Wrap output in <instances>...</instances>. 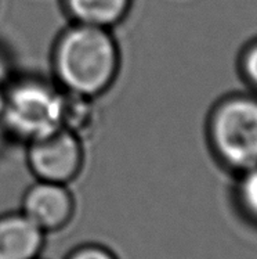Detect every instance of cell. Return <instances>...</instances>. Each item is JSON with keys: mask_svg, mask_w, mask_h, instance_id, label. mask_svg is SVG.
<instances>
[{"mask_svg": "<svg viewBox=\"0 0 257 259\" xmlns=\"http://www.w3.org/2000/svg\"><path fill=\"white\" fill-rule=\"evenodd\" d=\"M50 65L64 93L97 100L119 76L121 48L112 29L71 22L53 43Z\"/></svg>", "mask_w": 257, "mask_h": 259, "instance_id": "cell-1", "label": "cell"}, {"mask_svg": "<svg viewBox=\"0 0 257 259\" xmlns=\"http://www.w3.org/2000/svg\"><path fill=\"white\" fill-rule=\"evenodd\" d=\"M75 198L68 185L36 180L22 197V213L42 232L64 228L72 219Z\"/></svg>", "mask_w": 257, "mask_h": 259, "instance_id": "cell-5", "label": "cell"}, {"mask_svg": "<svg viewBox=\"0 0 257 259\" xmlns=\"http://www.w3.org/2000/svg\"><path fill=\"white\" fill-rule=\"evenodd\" d=\"M241 71L249 85L257 89V42H253L241 57Z\"/></svg>", "mask_w": 257, "mask_h": 259, "instance_id": "cell-10", "label": "cell"}, {"mask_svg": "<svg viewBox=\"0 0 257 259\" xmlns=\"http://www.w3.org/2000/svg\"><path fill=\"white\" fill-rule=\"evenodd\" d=\"M26 146V165L36 180L71 185L83 169L84 142L65 129Z\"/></svg>", "mask_w": 257, "mask_h": 259, "instance_id": "cell-4", "label": "cell"}, {"mask_svg": "<svg viewBox=\"0 0 257 259\" xmlns=\"http://www.w3.org/2000/svg\"><path fill=\"white\" fill-rule=\"evenodd\" d=\"M44 232L20 213L0 217V259H36Z\"/></svg>", "mask_w": 257, "mask_h": 259, "instance_id": "cell-6", "label": "cell"}, {"mask_svg": "<svg viewBox=\"0 0 257 259\" xmlns=\"http://www.w3.org/2000/svg\"><path fill=\"white\" fill-rule=\"evenodd\" d=\"M64 97L53 79L37 75L11 78L2 111L7 136L28 144L61 129Z\"/></svg>", "mask_w": 257, "mask_h": 259, "instance_id": "cell-2", "label": "cell"}, {"mask_svg": "<svg viewBox=\"0 0 257 259\" xmlns=\"http://www.w3.org/2000/svg\"><path fill=\"white\" fill-rule=\"evenodd\" d=\"M67 259H116V256L104 247L84 245L71 252Z\"/></svg>", "mask_w": 257, "mask_h": 259, "instance_id": "cell-11", "label": "cell"}, {"mask_svg": "<svg viewBox=\"0 0 257 259\" xmlns=\"http://www.w3.org/2000/svg\"><path fill=\"white\" fill-rule=\"evenodd\" d=\"M69 21L114 29L130 14L133 0H60Z\"/></svg>", "mask_w": 257, "mask_h": 259, "instance_id": "cell-7", "label": "cell"}, {"mask_svg": "<svg viewBox=\"0 0 257 259\" xmlns=\"http://www.w3.org/2000/svg\"><path fill=\"white\" fill-rule=\"evenodd\" d=\"M98 123V110L94 99L65 93L61 127L86 140L94 133Z\"/></svg>", "mask_w": 257, "mask_h": 259, "instance_id": "cell-8", "label": "cell"}, {"mask_svg": "<svg viewBox=\"0 0 257 259\" xmlns=\"http://www.w3.org/2000/svg\"><path fill=\"white\" fill-rule=\"evenodd\" d=\"M208 139L217 161L242 174L257 166V99L227 96L210 112Z\"/></svg>", "mask_w": 257, "mask_h": 259, "instance_id": "cell-3", "label": "cell"}, {"mask_svg": "<svg viewBox=\"0 0 257 259\" xmlns=\"http://www.w3.org/2000/svg\"><path fill=\"white\" fill-rule=\"evenodd\" d=\"M235 200L239 212L257 226V166L239 174L235 187Z\"/></svg>", "mask_w": 257, "mask_h": 259, "instance_id": "cell-9", "label": "cell"}]
</instances>
